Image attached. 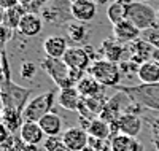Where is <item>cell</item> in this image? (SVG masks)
<instances>
[{"label": "cell", "mask_w": 159, "mask_h": 151, "mask_svg": "<svg viewBox=\"0 0 159 151\" xmlns=\"http://www.w3.org/2000/svg\"><path fill=\"white\" fill-rule=\"evenodd\" d=\"M118 91L130 97L132 102L142 105L143 108L159 110V85H140V86H116Z\"/></svg>", "instance_id": "6da1fadb"}, {"label": "cell", "mask_w": 159, "mask_h": 151, "mask_svg": "<svg viewBox=\"0 0 159 151\" xmlns=\"http://www.w3.org/2000/svg\"><path fill=\"white\" fill-rule=\"evenodd\" d=\"M127 21L132 22L139 30H148L157 25V11L145 2L127 3Z\"/></svg>", "instance_id": "7a4b0ae2"}, {"label": "cell", "mask_w": 159, "mask_h": 151, "mask_svg": "<svg viewBox=\"0 0 159 151\" xmlns=\"http://www.w3.org/2000/svg\"><path fill=\"white\" fill-rule=\"evenodd\" d=\"M88 75H91L94 80H97L102 86H110L116 88L119 86L121 81V70H119V64L110 62L107 59H102L97 62H92L88 68Z\"/></svg>", "instance_id": "3957f363"}, {"label": "cell", "mask_w": 159, "mask_h": 151, "mask_svg": "<svg viewBox=\"0 0 159 151\" xmlns=\"http://www.w3.org/2000/svg\"><path fill=\"white\" fill-rule=\"evenodd\" d=\"M54 94L56 92L49 91V92H45V94H38L37 97L30 99L22 110L24 121L38 122L45 115L51 113L52 105H54Z\"/></svg>", "instance_id": "277c9868"}, {"label": "cell", "mask_w": 159, "mask_h": 151, "mask_svg": "<svg viewBox=\"0 0 159 151\" xmlns=\"http://www.w3.org/2000/svg\"><path fill=\"white\" fill-rule=\"evenodd\" d=\"M42 67L45 68V72L51 76V80L59 86V89H67V88H75L76 86V81L72 76L70 68L64 64L62 59L45 57L42 61Z\"/></svg>", "instance_id": "5b68a950"}, {"label": "cell", "mask_w": 159, "mask_h": 151, "mask_svg": "<svg viewBox=\"0 0 159 151\" xmlns=\"http://www.w3.org/2000/svg\"><path fill=\"white\" fill-rule=\"evenodd\" d=\"M0 85H2V100L0 102L3 103V107H13V108L19 110V112H22L24 107L27 105L25 100H27L30 91L11 83L10 78Z\"/></svg>", "instance_id": "8992f818"}, {"label": "cell", "mask_w": 159, "mask_h": 151, "mask_svg": "<svg viewBox=\"0 0 159 151\" xmlns=\"http://www.w3.org/2000/svg\"><path fill=\"white\" fill-rule=\"evenodd\" d=\"M142 118L139 115H132V113H124L118 118L116 122H111L110 127H111V134L116 135V134H124V135H129V137H135L140 134L142 130Z\"/></svg>", "instance_id": "52a82bcc"}, {"label": "cell", "mask_w": 159, "mask_h": 151, "mask_svg": "<svg viewBox=\"0 0 159 151\" xmlns=\"http://www.w3.org/2000/svg\"><path fill=\"white\" fill-rule=\"evenodd\" d=\"M62 61L73 72H83L84 73L91 67V57H89L86 48H81V46H69Z\"/></svg>", "instance_id": "ba28073f"}, {"label": "cell", "mask_w": 159, "mask_h": 151, "mask_svg": "<svg viewBox=\"0 0 159 151\" xmlns=\"http://www.w3.org/2000/svg\"><path fill=\"white\" fill-rule=\"evenodd\" d=\"M61 139L64 146H67L70 151H83L89 145V134L80 126L65 129L61 135Z\"/></svg>", "instance_id": "9c48e42d"}, {"label": "cell", "mask_w": 159, "mask_h": 151, "mask_svg": "<svg viewBox=\"0 0 159 151\" xmlns=\"http://www.w3.org/2000/svg\"><path fill=\"white\" fill-rule=\"evenodd\" d=\"M97 3L96 0H72L70 3V15L78 22H89L96 18Z\"/></svg>", "instance_id": "30bf717a"}, {"label": "cell", "mask_w": 159, "mask_h": 151, "mask_svg": "<svg viewBox=\"0 0 159 151\" xmlns=\"http://www.w3.org/2000/svg\"><path fill=\"white\" fill-rule=\"evenodd\" d=\"M19 137L21 142L24 145H40L43 143V140L46 139L45 132L42 130L38 122H32V121H24L22 126L19 129Z\"/></svg>", "instance_id": "8fae6325"}, {"label": "cell", "mask_w": 159, "mask_h": 151, "mask_svg": "<svg viewBox=\"0 0 159 151\" xmlns=\"http://www.w3.org/2000/svg\"><path fill=\"white\" fill-rule=\"evenodd\" d=\"M67 49H69L67 38L62 35H49L43 42V51L46 57L51 59H62Z\"/></svg>", "instance_id": "7c38bea8"}, {"label": "cell", "mask_w": 159, "mask_h": 151, "mask_svg": "<svg viewBox=\"0 0 159 151\" xmlns=\"http://www.w3.org/2000/svg\"><path fill=\"white\" fill-rule=\"evenodd\" d=\"M140 34H142V30H139L137 27L132 22H129L127 19L113 25V38L116 40V42H119L121 45L135 42V40H139Z\"/></svg>", "instance_id": "4fadbf2b"}, {"label": "cell", "mask_w": 159, "mask_h": 151, "mask_svg": "<svg viewBox=\"0 0 159 151\" xmlns=\"http://www.w3.org/2000/svg\"><path fill=\"white\" fill-rule=\"evenodd\" d=\"M18 30L22 35H25V37H35V35H38L40 32L43 30V19L40 18L38 15H35V13L27 11L21 18Z\"/></svg>", "instance_id": "5bb4252c"}, {"label": "cell", "mask_w": 159, "mask_h": 151, "mask_svg": "<svg viewBox=\"0 0 159 151\" xmlns=\"http://www.w3.org/2000/svg\"><path fill=\"white\" fill-rule=\"evenodd\" d=\"M100 51H102L103 59L118 64V62H123V56L126 53V48H124V45L116 42L115 38H107V40L102 42Z\"/></svg>", "instance_id": "9a60e30c"}, {"label": "cell", "mask_w": 159, "mask_h": 151, "mask_svg": "<svg viewBox=\"0 0 159 151\" xmlns=\"http://www.w3.org/2000/svg\"><path fill=\"white\" fill-rule=\"evenodd\" d=\"M111 151H143V145L135 139L124 134H116L110 139Z\"/></svg>", "instance_id": "2e32d148"}, {"label": "cell", "mask_w": 159, "mask_h": 151, "mask_svg": "<svg viewBox=\"0 0 159 151\" xmlns=\"http://www.w3.org/2000/svg\"><path fill=\"white\" fill-rule=\"evenodd\" d=\"M83 97L78 92L76 88H67V89H61L57 94V103L69 112H76L80 103H81Z\"/></svg>", "instance_id": "e0dca14e"}, {"label": "cell", "mask_w": 159, "mask_h": 151, "mask_svg": "<svg viewBox=\"0 0 159 151\" xmlns=\"http://www.w3.org/2000/svg\"><path fill=\"white\" fill-rule=\"evenodd\" d=\"M78 89V92L81 94L83 99H88V97H97V95H102V85L99 83L97 80H94L91 75H84L81 80L76 83L75 86Z\"/></svg>", "instance_id": "ac0fdd59"}, {"label": "cell", "mask_w": 159, "mask_h": 151, "mask_svg": "<svg viewBox=\"0 0 159 151\" xmlns=\"http://www.w3.org/2000/svg\"><path fill=\"white\" fill-rule=\"evenodd\" d=\"M40 127L46 137H59L62 134V118L56 113H48L38 121Z\"/></svg>", "instance_id": "d6986e66"}, {"label": "cell", "mask_w": 159, "mask_h": 151, "mask_svg": "<svg viewBox=\"0 0 159 151\" xmlns=\"http://www.w3.org/2000/svg\"><path fill=\"white\" fill-rule=\"evenodd\" d=\"M139 81L142 85H159V65L153 61H147L139 67Z\"/></svg>", "instance_id": "ffe728a7"}, {"label": "cell", "mask_w": 159, "mask_h": 151, "mask_svg": "<svg viewBox=\"0 0 159 151\" xmlns=\"http://www.w3.org/2000/svg\"><path fill=\"white\" fill-rule=\"evenodd\" d=\"M119 100H121V94H116V95H113V97H110L107 100V103H105V107H103L99 118L103 119L105 122H108V124L116 122L118 118L123 115L121 107H119Z\"/></svg>", "instance_id": "44dd1931"}, {"label": "cell", "mask_w": 159, "mask_h": 151, "mask_svg": "<svg viewBox=\"0 0 159 151\" xmlns=\"http://www.w3.org/2000/svg\"><path fill=\"white\" fill-rule=\"evenodd\" d=\"M22 112L13 108V107H3L2 110V124L8 129V132H15L16 129H21L22 126Z\"/></svg>", "instance_id": "7402d4cb"}, {"label": "cell", "mask_w": 159, "mask_h": 151, "mask_svg": "<svg viewBox=\"0 0 159 151\" xmlns=\"http://www.w3.org/2000/svg\"><path fill=\"white\" fill-rule=\"evenodd\" d=\"M127 0H115L107 8V18L108 21L116 25L127 19Z\"/></svg>", "instance_id": "603a6c76"}, {"label": "cell", "mask_w": 159, "mask_h": 151, "mask_svg": "<svg viewBox=\"0 0 159 151\" xmlns=\"http://www.w3.org/2000/svg\"><path fill=\"white\" fill-rule=\"evenodd\" d=\"M88 134H89V137H94V139H99V140H107V139H111L113 137L110 124L100 118H94L91 121Z\"/></svg>", "instance_id": "cb8c5ba5"}, {"label": "cell", "mask_w": 159, "mask_h": 151, "mask_svg": "<svg viewBox=\"0 0 159 151\" xmlns=\"http://www.w3.org/2000/svg\"><path fill=\"white\" fill-rule=\"evenodd\" d=\"M25 11L24 7L19 3L18 7L15 8H10V10H5V16H3V24L7 27H10L11 30H18V27H19V22H21V18L25 15Z\"/></svg>", "instance_id": "d4e9b609"}, {"label": "cell", "mask_w": 159, "mask_h": 151, "mask_svg": "<svg viewBox=\"0 0 159 151\" xmlns=\"http://www.w3.org/2000/svg\"><path fill=\"white\" fill-rule=\"evenodd\" d=\"M67 37L73 43H83L88 37V29L83 22H73L67 27Z\"/></svg>", "instance_id": "484cf974"}, {"label": "cell", "mask_w": 159, "mask_h": 151, "mask_svg": "<svg viewBox=\"0 0 159 151\" xmlns=\"http://www.w3.org/2000/svg\"><path fill=\"white\" fill-rule=\"evenodd\" d=\"M37 75V65L30 61H24L21 65H19V76L22 80H27V81H32Z\"/></svg>", "instance_id": "4316f807"}, {"label": "cell", "mask_w": 159, "mask_h": 151, "mask_svg": "<svg viewBox=\"0 0 159 151\" xmlns=\"http://www.w3.org/2000/svg\"><path fill=\"white\" fill-rule=\"evenodd\" d=\"M13 37V30L10 29V27H7L5 24H0V61L3 59V48L5 45L8 43V40Z\"/></svg>", "instance_id": "83f0119b"}, {"label": "cell", "mask_w": 159, "mask_h": 151, "mask_svg": "<svg viewBox=\"0 0 159 151\" xmlns=\"http://www.w3.org/2000/svg\"><path fill=\"white\" fill-rule=\"evenodd\" d=\"M143 40L148 42L151 46L154 48H159V27H153V29H148V30H143Z\"/></svg>", "instance_id": "f1b7e54d"}, {"label": "cell", "mask_w": 159, "mask_h": 151, "mask_svg": "<svg viewBox=\"0 0 159 151\" xmlns=\"http://www.w3.org/2000/svg\"><path fill=\"white\" fill-rule=\"evenodd\" d=\"M62 139L61 137H46L43 140V149L45 151H57L62 146Z\"/></svg>", "instance_id": "f546056e"}, {"label": "cell", "mask_w": 159, "mask_h": 151, "mask_svg": "<svg viewBox=\"0 0 159 151\" xmlns=\"http://www.w3.org/2000/svg\"><path fill=\"white\" fill-rule=\"evenodd\" d=\"M139 64H135L134 61H123L119 62V70L121 75H130V73H137L139 72Z\"/></svg>", "instance_id": "4dcf8cb0"}, {"label": "cell", "mask_w": 159, "mask_h": 151, "mask_svg": "<svg viewBox=\"0 0 159 151\" xmlns=\"http://www.w3.org/2000/svg\"><path fill=\"white\" fill-rule=\"evenodd\" d=\"M19 5V0H0V7L3 10H10Z\"/></svg>", "instance_id": "1f68e13d"}, {"label": "cell", "mask_w": 159, "mask_h": 151, "mask_svg": "<svg viewBox=\"0 0 159 151\" xmlns=\"http://www.w3.org/2000/svg\"><path fill=\"white\" fill-rule=\"evenodd\" d=\"M21 151H40L37 145H24Z\"/></svg>", "instance_id": "d6a6232c"}, {"label": "cell", "mask_w": 159, "mask_h": 151, "mask_svg": "<svg viewBox=\"0 0 159 151\" xmlns=\"http://www.w3.org/2000/svg\"><path fill=\"white\" fill-rule=\"evenodd\" d=\"M153 134L157 135V139H159V119H156L153 122Z\"/></svg>", "instance_id": "836d02e7"}, {"label": "cell", "mask_w": 159, "mask_h": 151, "mask_svg": "<svg viewBox=\"0 0 159 151\" xmlns=\"http://www.w3.org/2000/svg\"><path fill=\"white\" fill-rule=\"evenodd\" d=\"M151 61H153V62H156V64L159 65V49H156V51H154V54H153Z\"/></svg>", "instance_id": "e575fe53"}, {"label": "cell", "mask_w": 159, "mask_h": 151, "mask_svg": "<svg viewBox=\"0 0 159 151\" xmlns=\"http://www.w3.org/2000/svg\"><path fill=\"white\" fill-rule=\"evenodd\" d=\"M3 16H5V10L0 7V24H3Z\"/></svg>", "instance_id": "d590c367"}, {"label": "cell", "mask_w": 159, "mask_h": 151, "mask_svg": "<svg viewBox=\"0 0 159 151\" xmlns=\"http://www.w3.org/2000/svg\"><path fill=\"white\" fill-rule=\"evenodd\" d=\"M57 151H70V149H69L67 146H64V145H62V146H61V148H59Z\"/></svg>", "instance_id": "8d00e7d4"}, {"label": "cell", "mask_w": 159, "mask_h": 151, "mask_svg": "<svg viewBox=\"0 0 159 151\" xmlns=\"http://www.w3.org/2000/svg\"><path fill=\"white\" fill-rule=\"evenodd\" d=\"M154 143H156V148H157V149H159V139H157V140H156V139H154Z\"/></svg>", "instance_id": "74e56055"}, {"label": "cell", "mask_w": 159, "mask_h": 151, "mask_svg": "<svg viewBox=\"0 0 159 151\" xmlns=\"http://www.w3.org/2000/svg\"><path fill=\"white\" fill-rule=\"evenodd\" d=\"M0 100H2V85H0Z\"/></svg>", "instance_id": "f35d334b"}, {"label": "cell", "mask_w": 159, "mask_h": 151, "mask_svg": "<svg viewBox=\"0 0 159 151\" xmlns=\"http://www.w3.org/2000/svg\"><path fill=\"white\" fill-rule=\"evenodd\" d=\"M157 27H159V13H157Z\"/></svg>", "instance_id": "ab89813d"}, {"label": "cell", "mask_w": 159, "mask_h": 151, "mask_svg": "<svg viewBox=\"0 0 159 151\" xmlns=\"http://www.w3.org/2000/svg\"><path fill=\"white\" fill-rule=\"evenodd\" d=\"M139 2H145V3H147V2H148V0H139Z\"/></svg>", "instance_id": "60d3db41"}, {"label": "cell", "mask_w": 159, "mask_h": 151, "mask_svg": "<svg viewBox=\"0 0 159 151\" xmlns=\"http://www.w3.org/2000/svg\"><path fill=\"white\" fill-rule=\"evenodd\" d=\"M0 151H3V149H2V148H0Z\"/></svg>", "instance_id": "b9f144b4"}]
</instances>
